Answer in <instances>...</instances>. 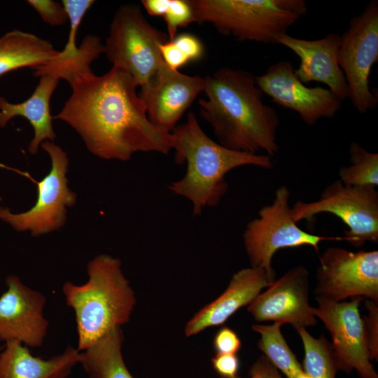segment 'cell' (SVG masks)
I'll return each instance as SVG.
<instances>
[{
    "label": "cell",
    "instance_id": "24",
    "mask_svg": "<svg viewBox=\"0 0 378 378\" xmlns=\"http://www.w3.org/2000/svg\"><path fill=\"white\" fill-rule=\"evenodd\" d=\"M281 326L279 323L253 325L252 330L260 335L258 349L286 378H309L284 339Z\"/></svg>",
    "mask_w": 378,
    "mask_h": 378
},
{
    "label": "cell",
    "instance_id": "22",
    "mask_svg": "<svg viewBox=\"0 0 378 378\" xmlns=\"http://www.w3.org/2000/svg\"><path fill=\"white\" fill-rule=\"evenodd\" d=\"M121 327H115L85 350L80 351V363L89 378H134L124 362Z\"/></svg>",
    "mask_w": 378,
    "mask_h": 378
},
{
    "label": "cell",
    "instance_id": "6",
    "mask_svg": "<svg viewBox=\"0 0 378 378\" xmlns=\"http://www.w3.org/2000/svg\"><path fill=\"white\" fill-rule=\"evenodd\" d=\"M167 41V34L150 24L139 6L125 4L113 17L104 53L113 66L127 71L141 88L164 62L160 46Z\"/></svg>",
    "mask_w": 378,
    "mask_h": 378
},
{
    "label": "cell",
    "instance_id": "11",
    "mask_svg": "<svg viewBox=\"0 0 378 378\" xmlns=\"http://www.w3.org/2000/svg\"><path fill=\"white\" fill-rule=\"evenodd\" d=\"M315 298L342 302L365 297L378 302V251L329 247L319 257Z\"/></svg>",
    "mask_w": 378,
    "mask_h": 378
},
{
    "label": "cell",
    "instance_id": "36",
    "mask_svg": "<svg viewBox=\"0 0 378 378\" xmlns=\"http://www.w3.org/2000/svg\"><path fill=\"white\" fill-rule=\"evenodd\" d=\"M170 0H143L146 12L152 16H162L169 6Z\"/></svg>",
    "mask_w": 378,
    "mask_h": 378
},
{
    "label": "cell",
    "instance_id": "25",
    "mask_svg": "<svg viewBox=\"0 0 378 378\" xmlns=\"http://www.w3.org/2000/svg\"><path fill=\"white\" fill-rule=\"evenodd\" d=\"M304 351L302 368L309 378H335L338 371L332 344L321 335L314 337L305 328L296 330Z\"/></svg>",
    "mask_w": 378,
    "mask_h": 378
},
{
    "label": "cell",
    "instance_id": "10",
    "mask_svg": "<svg viewBox=\"0 0 378 378\" xmlns=\"http://www.w3.org/2000/svg\"><path fill=\"white\" fill-rule=\"evenodd\" d=\"M378 60V1L372 0L352 18L341 36L338 64L349 90V98L360 113L374 109L377 93L370 89L372 66Z\"/></svg>",
    "mask_w": 378,
    "mask_h": 378
},
{
    "label": "cell",
    "instance_id": "15",
    "mask_svg": "<svg viewBox=\"0 0 378 378\" xmlns=\"http://www.w3.org/2000/svg\"><path fill=\"white\" fill-rule=\"evenodd\" d=\"M6 285L0 296V340L41 346L49 326L43 314L46 296L15 274L7 276Z\"/></svg>",
    "mask_w": 378,
    "mask_h": 378
},
{
    "label": "cell",
    "instance_id": "30",
    "mask_svg": "<svg viewBox=\"0 0 378 378\" xmlns=\"http://www.w3.org/2000/svg\"><path fill=\"white\" fill-rule=\"evenodd\" d=\"M368 300L365 302L368 316L363 318L371 360L378 359V305Z\"/></svg>",
    "mask_w": 378,
    "mask_h": 378
},
{
    "label": "cell",
    "instance_id": "2",
    "mask_svg": "<svg viewBox=\"0 0 378 378\" xmlns=\"http://www.w3.org/2000/svg\"><path fill=\"white\" fill-rule=\"evenodd\" d=\"M251 73L223 67L204 78L206 99L198 101L202 117L223 146L274 157L279 150L276 110L266 105Z\"/></svg>",
    "mask_w": 378,
    "mask_h": 378
},
{
    "label": "cell",
    "instance_id": "21",
    "mask_svg": "<svg viewBox=\"0 0 378 378\" xmlns=\"http://www.w3.org/2000/svg\"><path fill=\"white\" fill-rule=\"evenodd\" d=\"M52 43L34 34L13 29L0 37V76L23 67L30 69L57 55Z\"/></svg>",
    "mask_w": 378,
    "mask_h": 378
},
{
    "label": "cell",
    "instance_id": "32",
    "mask_svg": "<svg viewBox=\"0 0 378 378\" xmlns=\"http://www.w3.org/2000/svg\"><path fill=\"white\" fill-rule=\"evenodd\" d=\"M172 41L183 53L188 62L199 60L204 55V46L195 35L181 34L177 35Z\"/></svg>",
    "mask_w": 378,
    "mask_h": 378
},
{
    "label": "cell",
    "instance_id": "9",
    "mask_svg": "<svg viewBox=\"0 0 378 378\" xmlns=\"http://www.w3.org/2000/svg\"><path fill=\"white\" fill-rule=\"evenodd\" d=\"M321 213L338 217L349 228L345 241L356 247L378 241V192L374 187L345 185L340 180L329 184L319 199L298 201L290 209L296 222L311 220Z\"/></svg>",
    "mask_w": 378,
    "mask_h": 378
},
{
    "label": "cell",
    "instance_id": "23",
    "mask_svg": "<svg viewBox=\"0 0 378 378\" xmlns=\"http://www.w3.org/2000/svg\"><path fill=\"white\" fill-rule=\"evenodd\" d=\"M104 52L101 38L89 34L84 37L76 52L64 57L57 55L31 69L36 77L50 75L59 80L64 79L71 85L79 76L93 72L90 64Z\"/></svg>",
    "mask_w": 378,
    "mask_h": 378
},
{
    "label": "cell",
    "instance_id": "33",
    "mask_svg": "<svg viewBox=\"0 0 378 378\" xmlns=\"http://www.w3.org/2000/svg\"><path fill=\"white\" fill-rule=\"evenodd\" d=\"M214 370L221 378H235L239 368L237 354H216L211 359Z\"/></svg>",
    "mask_w": 378,
    "mask_h": 378
},
{
    "label": "cell",
    "instance_id": "19",
    "mask_svg": "<svg viewBox=\"0 0 378 378\" xmlns=\"http://www.w3.org/2000/svg\"><path fill=\"white\" fill-rule=\"evenodd\" d=\"M59 80L50 75L39 77V81L31 95L25 101L13 104L0 96V127H5L14 117L25 118L34 129V137L28 151L36 155L45 141H54L57 135L52 124L50 102Z\"/></svg>",
    "mask_w": 378,
    "mask_h": 378
},
{
    "label": "cell",
    "instance_id": "13",
    "mask_svg": "<svg viewBox=\"0 0 378 378\" xmlns=\"http://www.w3.org/2000/svg\"><path fill=\"white\" fill-rule=\"evenodd\" d=\"M294 70L291 62L279 61L255 76L256 85L276 104L297 112L309 125L322 118H332L340 110L342 102L329 89L305 86Z\"/></svg>",
    "mask_w": 378,
    "mask_h": 378
},
{
    "label": "cell",
    "instance_id": "31",
    "mask_svg": "<svg viewBox=\"0 0 378 378\" xmlns=\"http://www.w3.org/2000/svg\"><path fill=\"white\" fill-rule=\"evenodd\" d=\"M214 348L216 354H237L241 346V343L237 334L230 328L224 326L215 335Z\"/></svg>",
    "mask_w": 378,
    "mask_h": 378
},
{
    "label": "cell",
    "instance_id": "35",
    "mask_svg": "<svg viewBox=\"0 0 378 378\" xmlns=\"http://www.w3.org/2000/svg\"><path fill=\"white\" fill-rule=\"evenodd\" d=\"M249 378H284L279 370L264 356H260L249 370ZM235 378H239L238 376Z\"/></svg>",
    "mask_w": 378,
    "mask_h": 378
},
{
    "label": "cell",
    "instance_id": "16",
    "mask_svg": "<svg viewBox=\"0 0 378 378\" xmlns=\"http://www.w3.org/2000/svg\"><path fill=\"white\" fill-rule=\"evenodd\" d=\"M204 78L189 76L164 62L139 94L150 121L172 132L198 94L204 91Z\"/></svg>",
    "mask_w": 378,
    "mask_h": 378
},
{
    "label": "cell",
    "instance_id": "14",
    "mask_svg": "<svg viewBox=\"0 0 378 378\" xmlns=\"http://www.w3.org/2000/svg\"><path fill=\"white\" fill-rule=\"evenodd\" d=\"M309 304V272L297 265L275 279L248 305L247 311L258 322L289 323L297 330L314 326L317 318Z\"/></svg>",
    "mask_w": 378,
    "mask_h": 378
},
{
    "label": "cell",
    "instance_id": "29",
    "mask_svg": "<svg viewBox=\"0 0 378 378\" xmlns=\"http://www.w3.org/2000/svg\"><path fill=\"white\" fill-rule=\"evenodd\" d=\"M27 3L50 26H62L69 20L62 3L52 0H28Z\"/></svg>",
    "mask_w": 378,
    "mask_h": 378
},
{
    "label": "cell",
    "instance_id": "5",
    "mask_svg": "<svg viewBox=\"0 0 378 378\" xmlns=\"http://www.w3.org/2000/svg\"><path fill=\"white\" fill-rule=\"evenodd\" d=\"M195 22L238 41L277 44L308 8L304 0H188Z\"/></svg>",
    "mask_w": 378,
    "mask_h": 378
},
{
    "label": "cell",
    "instance_id": "17",
    "mask_svg": "<svg viewBox=\"0 0 378 378\" xmlns=\"http://www.w3.org/2000/svg\"><path fill=\"white\" fill-rule=\"evenodd\" d=\"M340 43L341 35L336 33L317 40L301 39L285 34L277 41V44L290 49L299 57L300 64L294 72L302 83H324L342 102L349 98V90L338 64Z\"/></svg>",
    "mask_w": 378,
    "mask_h": 378
},
{
    "label": "cell",
    "instance_id": "27",
    "mask_svg": "<svg viewBox=\"0 0 378 378\" xmlns=\"http://www.w3.org/2000/svg\"><path fill=\"white\" fill-rule=\"evenodd\" d=\"M93 0H63L62 4L65 8L70 22L68 40L58 56L67 57L78 50L76 36L81 21L90 7L94 4Z\"/></svg>",
    "mask_w": 378,
    "mask_h": 378
},
{
    "label": "cell",
    "instance_id": "20",
    "mask_svg": "<svg viewBox=\"0 0 378 378\" xmlns=\"http://www.w3.org/2000/svg\"><path fill=\"white\" fill-rule=\"evenodd\" d=\"M80 351L68 346L48 359L34 356L18 342L5 343L0 354V378H66L78 363Z\"/></svg>",
    "mask_w": 378,
    "mask_h": 378
},
{
    "label": "cell",
    "instance_id": "3",
    "mask_svg": "<svg viewBox=\"0 0 378 378\" xmlns=\"http://www.w3.org/2000/svg\"><path fill=\"white\" fill-rule=\"evenodd\" d=\"M172 134L174 160L180 164L186 163L187 169L183 177L167 187L192 203L195 216L219 204L228 187L225 175L231 170L245 165L266 169L274 166L267 155L234 151L216 142L203 131L192 112Z\"/></svg>",
    "mask_w": 378,
    "mask_h": 378
},
{
    "label": "cell",
    "instance_id": "8",
    "mask_svg": "<svg viewBox=\"0 0 378 378\" xmlns=\"http://www.w3.org/2000/svg\"><path fill=\"white\" fill-rule=\"evenodd\" d=\"M40 146L50 158L49 173L39 181L27 173H23L37 186L35 204L19 214L13 213L8 207L0 206L1 220L16 231H29L34 237L62 228L66 221L67 208L74 206L77 201L76 194L68 187L66 153L54 141H45Z\"/></svg>",
    "mask_w": 378,
    "mask_h": 378
},
{
    "label": "cell",
    "instance_id": "28",
    "mask_svg": "<svg viewBox=\"0 0 378 378\" xmlns=\"http://www.w3.org/2000/svg\"><path fill=\"white\" fill-rule=\"evenodd\" d=\"M166 23L169 41L173 40L178 28L195 22L192 8L188 0H170L162 16Z\"/></svg>",
    "mask_w": 378,
    "mask_h": 378
},
{
    "label": "cell",
    "instance_id": "7",
    "mask_svg": "<svg viewBox=\"0 0 378 378\" xmlns=\"http://www.w3.org/2000/svg\"><path fill=\"white\" fill-rule=\"evenodd\" d=\"M289 197L286 186L278 188L272 203L260 209L258 217L248 223L243 233L251 267L263 270L272 281L276 272L272 260L278 250L310 246L318 251L323 241L345 240L344 237L316 235L300 228L292 218Z\"/></svg>",
    "mask_w": 378,
    "mask_h": 378
},
{
    "label": "cell",
    "instance_id": "4",
    "mask_svg": "<svg viewBox=\"0 0 378 378\" xmlns=\"http://www.w3.org/2000/svg\"><path fill=\"white\" fill-rule=\"evenodd\" d=\"M87 272L85 283L67 281L62 288L75 314L79 351L111 329L127 323L136 304L134 292L118 258L98 255L88 262Z\"/></svg>",
    "mask_w": 378,
    "mask_h": 378
},
{
    "label": "cell",
    "instance_id": "18",
    "mask_svg": "<svg viewBox=\"0 0 378 378\" xmlns=\"http://www.w3.org/2000/svg\"><path fill=\"white\" fill-rule=\"evenodd\" d=\"M272 282L263 270L250 267L239 270L233 274L225 290L187 323L185 335L190 337L206 328L223 324Z\"/></svg>",
    "mask_w": 378,
    "mask_h": 378
},
{
    "label": "cell",
    "instance_id": "26",
    "mask_svg": "<svg viewBox=\"0 0 378 378\" xmlns=\"http://www.w3.org/2000/svg\"><path fill=\"white\" fill-rule=\"evenodd\" d=\"M350 164L339 172L340 181L353 186L378 185V154L366 150L358 143L352 142L349 147Z\"/></svg>",
    "mask_w": 378,
    "mask_h": 378
},
{
    "label": "cell",
    "instance_id": "12",
    "mask_svg": "<svg viewBox=\"0 0 378 378\" xmlns=\"http://www.w3.org/2000/svg\"><path fill=\"white\" fill-rule=\"evenodd\" d=\"M314 314L330 332L338 371L356 370L360 378H378L371 363L363 318L360 304L363 298L334 302L316 298Z\"/></svg>",
    "mask_w": 378,
    "mask_h": 378
},
{
    "label": "cell",
    "instance_id": "34",
    "mask_svg": "<svg viewBox=\"0 0 378 378\" xmlns=\"http://www.w3.org/2000/svg\"><path fill=\"white\" fill-rule=\"evenodd\" d=\"M160 52L165 64L172 69L178 70L189 62L173 41L162 43L160 46Z\"/></svg>",
    "mask_w": 378,
    "mask_h": 378
},
{
    "label": "cell",
    "instance_id": "1",
    "mask_svg": "<svg viewBox=\"0 0 378 378\" xmlns=\"http://www.w3.org/2000/svg\"><path fill=\"white\" fill-rule=\"evenodd\" d=\"M70 87L52 119L71 127L92 155L127 161L137 152L168 154L172 149V132L150 121L139 86L123 69L113 66L102 76H80Z\"/></svg>",
    "mask_w": 378,
    "mask_h": 378
}]
</instances>
